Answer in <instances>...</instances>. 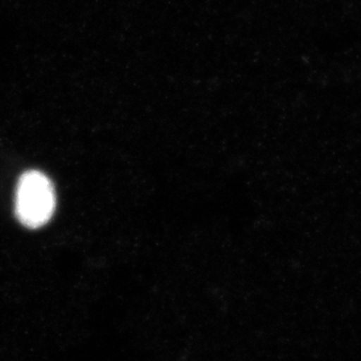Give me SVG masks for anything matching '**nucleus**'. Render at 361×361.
Returning a JSON list of instances; mask_svg holds the SVG:
<instances>
[{
    "label": "nucleus",
    "mask_w": 361,
    "mask_h": 361,
    "mask_svg": "<svg viewBox=\"0 0 361 361\" xmlns=\"http://www.w3.org/2000/svg\"><path fill=\"white\" fill-rule=\"evenodd\" d=\"M56 199L51 180L39 171H27L18 183L16 214L18 221L37 229L49 222L56 210Z\"/></svg>",
    "instance_id": "obj_1"
}]
</instances>
